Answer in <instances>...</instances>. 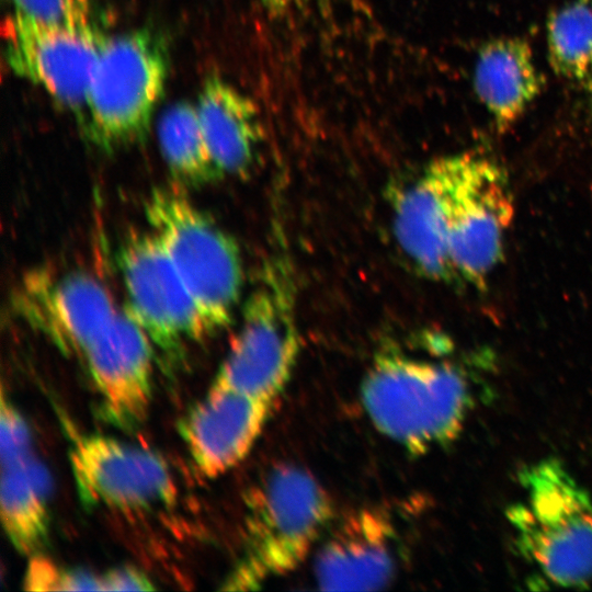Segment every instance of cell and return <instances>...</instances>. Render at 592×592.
Returning a JSON list of instances; mask_svg holds the SVG:
<instances>
[{
	"label": "cell",
	"mask_w": 592,
	"mask_h": 592,
	"mask_svg": "<svg viewBox=\"0 0 592 592\" xmlns=\"http://www.w3.org/2000/svg\"><path fill=\"white\" fill-rule=\"evenodd\" d=\"M361 400L382 434L421 455L460 433L473 390L465 373L451 363L384 352L363 378Z\"/></svg>",
	"instance_id": "1"
},
{
	"label": "cell",
	"mask_w": 592,
	"mask_h": 592,
	"mask_svg": "<svg viewBox=\"0 0 592 592\" xmlns=\"http://www.w3.org/2000/svg\"><path fill=\"white\" fill-rule=\"evenodd\" d=\"M321 483L292 464L273 467L248 497L243 554L227 581L229 590H253L296 569L332 519Z\"/></svg>",
	"instance_id": "2"
},
{
	"label": "cell",
	"mask_w": 592,
	"mask_h": 592,
	"mask_svg": "<svg viewBox=\"0 0 592 592\" xmlns=\"http://www.w3.org/2000/svg\"><path fill=\"white\" fill-rule=\"evenodd\" d=\"M523 498L509 506L520 554L550 583L587 588L592 581V499L550 458L520 473Z\"/></svg>",
	"instance_id": "3"
},
{
	"label": "cell",
	"mask_w": 592,
	"mask_h": 592,
	"mask_svg": "<svg viewBox=\"0 0 592 592\" xmlns=\"http://www.w3.org/2000/svg\"><path fill=\"white\" fill-rule=\"evenodd\" d=\"M145 209L150 229L163 243L209 334L227 327L243 285L235 239L175 187L153 190Z\"/></svg>",
	"instance_id": "4"
},
{
	"label": "cell",
	"mask_w": 592,
	"mask_h": 592,
	"mask_svg": "<svg viewBox=\"0 0 592 592\" xmlns=\"http://www.w3.org/2000/svg\"><path fill=\"white\" fill-rule=\"evenodd\" d=\"M297 289L284 253H273L246 300L238 332L214 386L272 402L298 358Z\"/></svg>",
	"instance_id": "5"
},
{
	"label": "cell",
	"mask_w": 592,
	"mask_h": 592,
	"mask_svg": "<svg viewBox=\"0 0 592 592\" xmlns=\"http://www.w3.org/2000/svg\"><path fill=\"white\" fill-rule=\"evenodd\" d=\"M169 70L164 41L150 30L109 37L94 67L82 121L104 150L146 138Z\"/></svg>",
	"instance_id": "6"
},
{
	"label": "cell",
	"mask_w": 592,
	"mask_h": 592,
	"mask_svg": "<svg viewBox=\"0 0 592 592\" xmlns=\"http://www.w3.org/2000/svg\"><path fill=\"white\" fill-rule=\"evenodd\" d=\"M451 196L447 253L453 280L483 287L503 252L513 217L505 172L489 159L449 156Z\"/></svg>",
	"instance_id": "7"
},
{
	"label": "cell",
	"mask_w": 592,
	"mask_h": 592,
	"mask_svg": "<svg viewBox=\"0 0 592 592\" xmlns=\"http://www.w3.org/2000/svg\"><path fill=\"white\" fill-rule=\"evenodd\" d=\"M117 262L127 297L124 309L152 344L175 354L184 342L209 334L195 300L151 229L128 234Z\"/></svg>",
	"instance_id": "8"
},
{
	"label": "cell",
	"mask_w": 592,
	"mask_h": 592,
	"mask_svg": "<svg viewBox=\"0 0 592 592\" xmlns=\"http://www.w3.org/2000/svg\"><path fill=\"white\" fill-rule=\"evenodd\" d=\"M2 34L11 70L82 117L90 80L109 37L96 25H52L16 12L4 21Z\"/></svg>",
	"instance_id": "9"
},
{
	"label": "cell",
	"mask_w": 592,
	"mask_h": 592,
	"mask_svg": "<svg viewBox=\"0 0 592 592\" xmlns=\"http://www.w3.org/2000/svg\"><path fill=\"white\" fill-rule=\"evenodd\" d=\"M11 305L19 320L80 360L119 311L93 275L48 269L27 272L16 284Z\"/></svg>",
	"instance_id": "10"
},
{
	"label": "cell",
	"mask_w": 592,
	"mask_h": 592,
	"mask_svg": "<svg viewBox=\"0 0 592 592\" xmlns=\"http://www.w3.org/2000/svg\"><path fill=\"white\" fill-rule=\"evenodd\" d=\"M70 466L87 505L147 511L177 499L174 479L159 455L112 437H79L70 451Z\"/></svg>",
	"instance_id": "11"
},
{
	"label": "cell",
	"mask_w": 592,
	"mask_h": 592,
	"mask_svg": "<svg viewBox=\"0 0 592 592\" xmlns=\"http://www.w3.org/2000/svg\"><path fill=\"white\" fill-rule=\"evenodd\" d=\"M399 566V537L390 516L378 508L350 512L318 549L316 583L322 590H378Z\"/></svg>",
	"instance_id": "12"
},
{
	"label": "cell",
	"mask_w": 592,
	"mask_h": 592,
	"mask_svg": "<svg viewBox=\"0 0 592 592\" xmlns=\"http://www.w3.org/2000/svg\"><path fill=\"white\" fill-rule=\"evenodd\" d=\"M152 342L119 310L82 356L104 403L118 425L133 428L147 417L151 399Z\"/></svg>",
	"instance_id": "13"
},
{
	"label": "cell",
	"mask_w": 592,
	"mask_h": 592,
	"mask_svg": "<svg viewBox=\"0 0 592 592\" xmlns=\"http://www.w3.org/2000/svg\"><path fill=\"white\" fill-rule=\"evenodd\" d=\"M271 403L212 385L180 425L202 475L214 478L246 457L265 424Z\"/></svg>",
	"instance_id": "14"
},
{
	"label": "cell",
	"mask_w": 592,
	"mask_h": 592,
	"mask_svg": "<svg viewBox=\"0 0 592 592\" xmlns=\"http://www.w3.org/2000/svg\"><path fill=\"white\" fill-rule=\"evenodd\" d=\"M528 43L499 37L479 48L474 68V89L493 123L503 130L520 118L543 88Z\"/></svg>",
	"instance_id": "15"
},
{
	"label": "cell",
	"mask_w": 592,
	"mask_h": 592,
	"mask_svg": "<svg viewBox=\"0 0 592 592\" xmlns=\"http://www.w3.org/2000/svg\"><path fill=\"white\" fill-rule=\"evenodd\" d=\"M196 109L212 157L221 174H244L262 136L254 103L228 82L213 77L203 86Z\"/></svg>",
	"instance_id": "16"
},
{
	"label": "cell",
	"mask_w": 592,
	"mask_h": 592,
	"mask_svg": "<svg viewBox=\"0 0 592 592\" xmlns=\"http://www.w3.org/2000/svg\"><path fill=\"white\" fill-rule=\"evenodd\" d=\"M49 476L31 454L1 464V521L18 551L35 555L49 532Z\"/></svg>",
	"instance_id": "17"
},
{
	"label": "cell",
	"mask_w": 592,
	"mask_h": 592,
	"mask_svg": "<svg viewBox=\"0 0 592 592\" xmlns=\"http://www.w3.org/2000/svg\"><path fill=\"white\" fill-rule=\"evenodd\" d=\"M159 145L167 167L179 183L202 186L224 178L207 146L196 104L178 102L161 116Z\"/></svg>",
	"instance_id": "18"
},
{
	"label": "cell",
	"mask_w": 592,
	"mask_h": 592,
	"mask_svg": "<svg viewBox=\"0 0 592 592\" xmlns=\"http://www.w3.org/2000/svg\"><path fill=\"white\" fill-rule=\"evenodd\" d=\"M546 43L555 73L584 83L592 66V0H570L554 11Z\"/></svg>",
	"instance_id": "19"
},
{
	"label": "cell",
	"mask_w": 592,
	"mask_h": 592,
	"mask_svg": "<svg viewBox=\"0 0 592 592\" xmlns=\"http://www.w3.org/2000/svg\"><path fill=\"white\" fill-rule=\"evenodd\" d=\"M25 576V589L36 591H104L102 577L65 570L50 560L33 556Z\"/></svg>",
	"instance_id": "20"
},
{
	"label": "cell",
	"mask_w": 592,
	"mask_h": 592,
	"mask_svg": "<svg viewBox=\"0 0 592 592\" xmlns=\"http://www.w3.org/2000/svg\"><path fill=\"white\" fill-rule=\"evenodd\" d=\"M14 12L41 23L61 26H91V0H11Z\"/></svg>",
	"instance_id": "21"
},
{
	"label": "cell",
	"mask_w": 592,
	"mask_h": 592,
	"mask_svg": "<svg viewBox=\"0 0 592 592\" xmlns=\"http://www.w3.org/2000/svg\"><path fill=\"white\" fill-rule=\"evenodd\" d=\"M1 464L31 454V436L27 424L15 407L1 397L0 413Z\"/></svg>",
	"instance_id": "22"
},
{
	"label": "cell",
	"mask_w": 592,
	"mask_h": 592,
	"mask_svg": "<svg viewBox=\"0 0 592 592\" xmlns=\"http://www.w3.org/2000/svg\"><path fill=\"white\" fill-rule=\"evenodd\" d=\"M104 591L155 590L148 578L132 568L113 570L102 576Z\"/></svg>",
	"instance_id": "23"
},
{
	"label": "cell",
	"mask_w": 592,
	"mask_h": 592,
	"mask_svg": "<svg viewBox=\"0 0 592 592\" xmlns=\"http://www.w3.org/2000/svg\"><path fill=\"white\" fill-rule=\"evenodd\" d=\"M260 1L264 4V7H266L271 11L281 12L300 3L303 0H260Z\"/></svg>",
	"instance_id": "24"
},
{
	"label": "cell",
	"mask_w": 592,
	"mask_h": 592,
	"mask_svg": "<svg viewBox=\"0 0 592 592\" xmlns=\"http://www.w3.org/2000/svg\"><path fill=\"white\" fill-rule=\"evenodd\" d=\"M583 84L587 87L588 91L592 95V66H591L589 76H588V78H587V80H585V82Z\"/></svg>",
	"instance_id": "25"
}]
</instances>
